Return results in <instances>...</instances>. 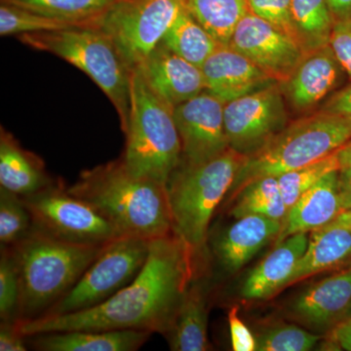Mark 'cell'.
I'll return each mask as SVG.
<instances>
[{
  "mask_svg": "<svg viewBox=\"0 0 351 351\" xmlns=\"http://www.w3.org/2000/svg\"><path fill=\"white\" fill-rule=\"evenodd\" d=\"M308 239V232H300L276 244L274 250L245 279L240 291L241 297L249 301L267 300L287 287L306 250Z\"/></svg>",
  "mask_w": 351,
  "mask_h": 351,
  "instance_id": "cell-20",
  "label": "cell"
},
{
  "mask_svg": "<svg viewBox=\"0 0 351 351\" xmlns=\"http://www.w3.org/2000/svg\"><path fill=\"white\" fill-rule=\"evenodd\" d=\"M105 246L71 243L32 228L10 247L20 276L18 321L36 319L47 313Z\"/></svg>",
  "mask_w": 351,
  "mask_h": 351,
  "instance_id": "cell-3",
  "label": "cell"
},
{
  "mask_svg": "<svg viewBox=\"0 0 351 351\" xmlns=\"http://www.w3.org/2000/svg\"><path fill=\"white\" fill-rule=\"evenodd\" d=\"M339 168H341V164H339L338 151H337L320 160L314 161L301 168L289 171L278 176L277 180L280 186L287 211L295 201L309 189L313 188L314 184H317L325 175Z\"/></svg>",
  "mask_w": 351,
  "mask_h": 351,
  "instance_id": "cell-30",
  "label": "cell"
},
{
  "mask_svg": "<svg viewBox=\"0 0 351 351\" xmlns=\"http://www.w3.org/2000/svg\"><path fill=\"white\" fill-rule=\"evenodd\" d=\"M125 151L121 156L132 175L167 184L182 161V143L174 108L149 86L140 69L131 76V108Z\"/></svg>",
  "mask_w": 351,
  "mask_h": 351,
  "instance_id": "cell-6",
  "label": "cell"
},
{
  "mask_svg": "<svg viewBox=\"0 0 351 351\" xmlns=\"http://www.w3.org/2000/svg\"><path fill=\"white\" fill-rule=\"evenodd\" d=\"M328 341L337 350L351 351V314L330 330Z\"/></svg>",
  "mask_w": 351,
  "mask_h": 351,
  "instance_id": "cell-40",
  "label": "cell"
},
{
  "mask_svg": "<svg viewBox=\"0 0 351 351\" xmlns=\"http://www.w3.org/2000/svg\"><path fill=\"white\" fill-rule=\"evenodd\" d=\"M326 226H329V228H345V230L351 232V208L341 212L331 223Z\"/></svg>",
  "mask_w": 351,
  "mask_h": 351,
  "instance_id": "cell-43",
  "label": "cell"
},
{
  "mask_svg": "<svg viewBox=\"0 0 351 351\" xmlns=\"http://www.w3.org/2000/svg\"><path fill=\"white\" fill-rule=\"evenodd\" d=\"M335 21L351 19V0H328Z\"/></svg>",
  "mask_w": 351,
  "mask_h": 351,
  "instance_id": "cell-42",
  "label": "cell"
},
{
  "mask_svg": "<svg viewBox=\"0 0 351 351\" xmlns=\"http://www.w3.org/2000/svg\"><path fill=\"white\" fill-rule=\"evenodd\" d=\"M184 6L221 45H228L235 27L248 12L247 0H184Z\"/></svg>",
  "mask_w": 351,
  "mask_h": 351,
  "instance_id": "cell-28",
  "label": "cell"
},
{
  "mask_svg": "<svg viewBox=\"0 0 351 351\" xmlns=\"http://www.w3.org/2000/svg\"><path fill=\"white\" fill-rule=\"evenodd\" d=\"M27 337L21 332L17 320L1 321L0 325V350L25 351L27 350Z\"/></svg>",
  "mask_w": 351,
  "mask_h": 351,
  "instance_id": "cell-38",
  "label": "cell"
},
{
  "mask_svg": "<svg viewBox=\"0 0 351 351\" xmlns=\"http://www.w3.org/2000/svg\"><path fill=\"white\" fill-rule=\"evenodd\" d=\"M68 191L95 208L120 235L154 240L173 232L166 184L132 175L121 157L83 171Z\"/></svg>",
  "mask_w": 351,
  "mask_h": 351,
  "instance_id": "cell-2",
  "label": "cell"
},
{
  "mask_svg": "<svg viewBox=\"0 0 351 351\" xmlns=\"http://www.w3.org/2000/svg\"><path fill=\"white\" fill-rule=\"evenodd\" d=\"M320 110L351 119V84L332 94Z\"/></svg>",
  "mask_w": 351,
  "mask_h": 351,
  "instance_id": "cell-39",
  "label": "cell"
},
{
  "mask_svg": "<svg viewBox=\"0 0 351 351\" xmlns=\"http://www.w3.org/2000/svg\"><path fill=\"white\" fill-rule=\"evenodd\" d=\"M213 243L214 255L228 274L247 265L272 239H277L282 221L258 215L237 219Z\"/></svg>",
  "mask_w": 351,
  "mask_h": 351,
  "instance_id": "cell-18",
  "label": "cell"
},
{
  "mask_svg": "<svg viewBox=\"0 0 351 351\" xmlns=\"http://www.w3.org/2000/svg\"><path fill=\"white\" fill-rule=\"evenodd\" d=\"M351 138V119L318 112L292 122L258 151L245 157L228 195L235 199L252 182L278 177L320 160L341 149Z\"/></svg>",
  "mask_w": 351,
  "mask_h": 351,
  "instance_id": "cell-5",
  "label": "cell"
},
{
  "mask_svg": "<svg viewBox=\"0 0 351 351\" xmlns=\"http://www.w3.org/2000/svg\"><path fill=\"white\" fill-rule=\"evenodd\" d=\"M228 46L278 83L290 77L306 54L291 36L249 10L235 27Z\"/></svg>",
  "mask_w": 351,
  "mask_h": 351,
  "instance_id": "cell-12",
  "label": "cell"
},
{
  "mask_svg": "<svg viewBox=\"0 0 351 351\" xmlns=\"http://www.w3.org/2000/svg\"><path fill=\"white\" fill-rule=\"evenodd\" d=\"M343 69L330 45L306 53L286 82L279 83L298 110H311L338 86Z\"/></svg>",
  "mask_w": 351,
  "mask_h": 351,
  "instance_id": "cell-17",
  "label": "cell"
},
{
  "mask_svg": "<svg viewBox=\"0 0 351 351\" xmlns=\"http://www.w3.org/2000/svg\"><path fill=\"white\" fill-rule=\"evenodd\" d=\"M199 260L174 232L152 240L149 257L136 278L103 304L77 313L18 321L25 337L76 330H140L165 335Z\"/></svg>",
  "mask_w": 351,
  "mask_h": 351,
  "instance_id": "cell-1",
  "label": "cell"
},
{
  "mask_svg": "<svg viewBox=\"0 0 351 351\" xmlns=\"http://www.w3.org/2000/svg\"><path fill=\"white\" fill-rule=\"evenodd\" d=\"M351 309V265L302 291L291 313L300 322L316 330H331Z\"/></svg>",
  "mask_w": 351,
  "mask_h": 351,
  "instance_id": "cell-16",
  "label": "cell"
},
{
  "mask_svg": "<svg viewBox=\"0 0 351 351\" xmlns=\"http://www.w3.org/2000/svg\"><path fill=\"white\" fill-rule=\"evenodd\" d=\"M346 265H351V232L324 226L311 232L306 250L288 286L313 274Z\"/></svg>",
  "mask_w": 351,
  "mask_h": 351,
  "instance_id": "cell-24",
  "label": "cell"
},
{
  "mask_svg": "<svg viewBox=\"0 0 351 351\" xmlns=\"http://www.w3.org/2000/svg\"><path fill=\"white\" fill-rule=\"evenodd\" d=\"M245 156L228 149L199 164L182 162L166 184L173 232L199 258L215 211L230 193Z\"/></svg>",
  "mask_w": 351,
  "mask_h": 351,
  "instance_id": "cell-4",
  "label": "cell"
},
{
  "mask_svg": "<svg viewBox=\"0 0 351 351\" xmlns=\"http://www.w3.org/2000/svg\"><path fill=\"white\" fill-rule=\"evenodd\" d=\"M162 43L176 54L199 68L221 45L186 6L166 32Z\"/></svg>",
  "mask_w": 351,
  "mask_h": 351,
  "instance_id": "cell-26",
  "label": "cell"
},
{
  "mask_svg": "<svg viewBox=\"0 0 351 351\" xmlns=\"http://www.w3.org/2000/svg\"><path fill=\"white\" fill-rule=\"evenodd\" d=\"M78 25L54 19L11 4L0 3V34L1 36L60 31Z\"/></svg>",
  "mask_w": 351,
  "mask_h": 351,
  "instance_id": "cell-31",
  "label": "cell"
},
{
  "mask_svg": "<svg viewBox=\"0 0 351 351\" xmlns=\"http://www.w3.org/2000/svg\"><path fill=\"white\" fill-rule=\"evenodd\" d=\"M151 243L152 240L128 235L108 242L73 287L43 316L86 311L108 301L140 274Z\"/></svg>",
  "mask_w": 351,
  "mask_h": 351,
  "instance_id": "cell-8",
  "label": "cell"
},
{
  "mask_svg": "<svg viewBox=\"0 0 351 351\" xmlns=\"http://www.w3.org/2000/svg\"><path fill=\"white\" fill-rule=\"evenodd\" d=\"M22 198L31 214L32 228L55 239L105 245L121 237L95 208L69 193L60 179Z\"/></svg>",
  "mask_w": 351,
  "mask_h": 351,
  "instance_id": "cell-9",
  "label": "cell"
},
{
  "mask_svg": "<svg viewBox=\"0 0 351 351\" xmlns=\"http://www.w3.org/2000/svg\"><path fill=\"white\" fill-rule=\"evenodd\" d=\"M201 71L205 90L225 104L278 83L228 45H219Z\"/></svg>",
  "mask_w": 351,
  "mask_h": 351,
  "instance_id": "cell-14",
  "label": "cell"
},
{
  "mask_svg": "<svg viewBox=\"0 0 351 351\" xmlns=\"http://www.w3.org/2000/svg\"><path fill=\"white\" fill-rule=\"evenodd\" d=\"M117 0H0L78 27L96 25Z\"/></svg>",
  "mask_w": 351,
  "mask_h": 351,
  "instance_id": "cell-27",
  "label": "cell"
},
{
  "mask_svg": "<svg viewBox=\"0 0 351 351\" xmlns=\"http://www.w3.org/2000/svg\"><path fill=\"white\" fill-rule=\"evenodd\" d=\"M338 156L341 167L351 164V138L341 149H338Z\"/></svg>",
  "mask_w": 351,
  "mask_h": 351,
  "instance_id": "cell-44",
  "label": "cell"
},
{
  "mask_svg": "<svg viewBox=\"0 0 351 351\" xmlns=\"http://www.w3.org/2000/svg\"><path fill=\"white\" fill-rule=\"evenodd\" d=\"M291 20L304 53L329 45L335 18L328 0H292Z\"/></svg>",
  "mask_w": 351,
  "mask_h": 351,
  "instance_id": "cell-25",
  "label": "cell"
},
{
  "mask_svg": "<svg viewBox=\"0 0 351 351\" xmlns=\"http://www.w3.org/2000/svg\"><path fill=\"white\" fill-rule=\"evenodd\" d=\"M350 314H351V309H350Z\"/></svg>",
  "mask_w": 351,
  "mask_h": 351,
  "instance_id": "cell-45",
  "label": "cell"
},
{
  "mask_svg": "<svg viewBox=\"0 0 351 351\" xmlns=\"http://www.w3.org/2000/svg\"><path fill=\"white\" fill-rule=\"evenodd\" d=\"M138 69L154 91L173 108L205 90L201 68L176 54L162 41Z\"/></svg>",
  "mask_w": 351,
  "mask_h": 351,
  "instance_id": "cell-15",
  "label": "cell"
},
{
  "mask_svg": "<svg viewBox=\"0 0 351 351\" xmlns=\"http://www.w3.org/2000/svg\"><path fill=\"white\" fill-rule=\"evenodd\" d=\"M31 214L20 195L0 188V243L11 247L31 232Z\"/></svg>",
  "mask_w": 351,
  "mask_h": 351,
  "instance_id": "cell-32",
  "label": "cell"
},
{
  "mask_svg": "<svg viewBox=\"0 0 351 351\" xmlns=\"http://www.w3.org/2000/svg\"><path fill=\"white\" fill-rule=\"evenodd\" d=\"M284 94L279 83L225 104L223 120L228 145L248 156L287 126Z\"/></svg>",
  "mask_w": 351,
  "mask_h": 351,
  "instance_id": "cell-11",
  "label": "cell"
},
{
  "mask_svg": "<svg viewBox=\"0 0 351 351\" xmlns=\"http://www.w3.org/2000/svg\"><path fill=\"white\" fill-rule=\"evenodd\" d=\"M341 212L338 169L325 175L289 208L276 244L295 233L311 232L324 228Z\"/></svg>",
  "mask_w": 351,
  "mask_h": 351,
  "instance_id": "cell-19",
  "label": "cell"
},
{
  "mask_svg": "<svg viewBox=\"0 0 351 351\" xmlns=\"http://www.w3.org/2000/svg\"><path fill=\"white\" fill-rule=\"evenodd\" d=\"M329 45L343 71L351 78V19L335 21Z\"/></svg>",
  "mask_w": 351,
  "mask_h": 351,
  "instance_id": "cell-36",
  "label": "cell"
},
{
  "mask_svg": "<svg viewBox=\"0 0 351 351\" xmlns=\"http://www.w3.org/2000/svg\"><path fill=\"white\" fill-rule=\"evenodd\" d=\"M235 199L230 212L235 219L247 215H258L283 223L287 214L277 177H263L252 182L240 191Z\"/></svg>",
  "mask_w": 351,
  "mask_h": 351,
  "instance_id": "cell-29",
  "label": "cell"
},
{
  "mask_svg": "<svg viewBox=\"0 0 351 351\" xmlns=\"http://www.w3.org/2000/svg\"><path fill=\"white\" fill-rule=\"evenodd\" d=\"M54 181L40 157L21 145L10 132L0 129V188L31 195Z\"/></svg>",
  "mask_w": 351,
  "mask_h": 351,
  "instance_id": "cell-22",
  "label": "cell"
},
{
  "mask_svg": "<svg viewBox=\"0 0 351 351\" xmlns=\"http://www.w3.org/2000/svg\"><path fill=\"white\" fill-rule=\"evenodd\" d=\"M339 193L343 212L351 208V164L339 169Z\"/></svg>",
  "mask_w": 351,
  "mask_h": 351,
  "instance_id": "cell-41",
  "label": "cell"
},
{
  "mask_svg": "<svg viewBox=\"0 0 351 351\" xmlns=\"http://www.w3.org/2000/svg\"><path fill=\"white\" fill-rule=\"evenodd\" d=\"M184 0H117L96 27L112 39L132 71L162 41Z\"/></svg>",
  "mask_w": 351,
  "mask_h": 351,
  "instance_id": "cell-10",
  "label": "cell"
},
{
  "mask_svg": "<svg viewBox=\"0 0 351 351\" xmlns=\"http://www.w3.org/2000/svg\"><path fill=\"white\" fill-rule=\"evenodd\" d=\"M317 335L295 325H282L267 330L257 339L258 351H308L319 341Z\"/></svg>",
  "mask_w": 351,
  "mask_h": 351,
  "instance_id": "cell-34",
  "label": "cell"
},
{
  "mask_svg": "<svg viewBox=\"0 0 351 351\" xmlns=\"http://www.w3.org/2000/svg\"><path fill=\"white\" fill-rule=\"evenodd\" d=\"M164 336L174 351L209 350L208 307L205 289L193 279L176 313L170 329Z\"/></svg>",
  "mask_w": 351,
  "mask_h": 351,
  "instance_id": "cell-23",
  "label": "cell"
},
{
  "mask_svg": "<svg viewBox=\"0 0 351 351\" xmlns=\"http://www.w3.org/2000/svg\"><path fill=\"white\" fill-rule=\"evenodd\" d=\"M34 50L50 53L86 73L112 104L121 130L128 126L131 108L132 69L112 39L96 25L18 36Z\"/></svg>",
  "mask_w": 351,
  "mask_h": 351,
  "instance_id": "cell-7",
  "label": "cell"
},
{
  "mask_svg": "<svg viewBox=\"0 0 351 351\" xmlns=\"http://www.w3.org/2000/svg\"><path fill=\"white\" fill-rule=\"evenodd\" d=\"M140 330H76L27 337L31 348L40 351H136L151 338Z\"/></svg>",
  "mask_w": 351,
  "mask_h": 351,
  "instance_id": "cell-21",
  "label": "cell"
},
{
  "mask_svg": "<svg viewBox=\"0 0 351 351\" xmlns=\"http://www.w3.org/2000/svg\"><path fill=\"white\" fill-rule=\"evenodd\" d=\"M21 285L19 271L10 247H1L0 255V318L18 320Z\"/></svg>",
  "mask_w": 351,
  "mask_h": 351,
  "instance_id": "cell-33",
  "label": "cell"
},
{
  "mask_svg": "<svg viewBox=\"0 0 351 351\" xmlns=\"http://www.w3.org/2000/svg\"><path fill=\"white\" fill-rule=\"evenodd\" d=\"M291 3L292 0H247L249 11L276 25L297 43L291 20Z\"/></svg>",
  "mask_w": 351,
  "mask_h": 351,
  "instance_id": "cell-35",
  "label": "cell"
},
{
  "mask_svg": "<svg viewBox=\"0 0 351 351\" xmlns=\"http://www.w3.org/2000/svg\"><path fill=\"white\" fill-rule=\"evenodd\" d=\"M228 326L232 338V350L234 351L257 350V339L239 317V306L230 307L228 314Z\"/></svg>",
  "mask_w": 351,
  "mask_h": 351,
  "instance_id": "cell-37",
  "label": "cell"
},
{
  "mask_svg": "<svg viewBox=\"0 0 351 351\" xmlns=\"http://www.w3.org/2000/svg\"><path fill=\"white\" fill-rule=\"evenodd\" d=\"M223 108L225 103L206 90L174 108L182 143V162H205L230 149Z\"/></svg>",
  "mask_w": 351,
  "mask_h": 351,
  "instance_id": "cell-13",
  "label": "cell"
}]
</instances>
